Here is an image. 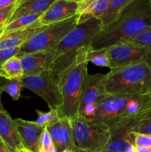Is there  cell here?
<instances>
[{"instance_id": "obj_11", "label": "cell", "mask_w": 151, "mask_h": 152, "mask_svg": "<svg viewBox=\"0 0 151 152\" xmlns=\"http://www.w3.org/2000/svg\"><path fill=\"white\" fill-rule=\"evenodd\" d=\"M78 2L69 0H56L41 15L38 22L41 25H49L65 20L78 14Z\"/></svg>"}, {"instance_id": "obj_32", "label": "cell", "mask_w": 151, "mask_h": 152, "mask_svg": "<svg viewBox=\"0 0 151 152\" xmlns=\"http://www.w3.org/2000/svg\"><path fill=\"white\" fill-rule=\"evenodd\" d=\"M96 108H97V104L96 103H90L87 104L86 106L84 107L82 110L80 111L78 115H81L87 119H93L96 116Z\"/></svg>"}, {"instance_id": "obj_4", "label": "cell", "mask_w": 151, "mask_h": 152, "mask_svg": "<svg viewBox=\"0 0 151 152\" xmlns=\"http://www.w3.org/2000/svg\"><path fill=\"white\" fill-rule=\"evenodd\" d=\"M91 47L79 54L76 62L61 75L58 80L60 94L61 114L68 119L78 115L83 87L87 73V56Z\"/></svg>"}, {"instance_id": "obj_14", "label": "cell", "mask_w": 151, "mask_h": 152, "mask_svg": "<svg viewBox=\"0 0 151 152\" xmlns=\"http://www.w3.org/2000/svg\"><path fill=\"white\" fill-rule=\"evenodd\" d=\"M14 123L23 146L33 152H38L40 137L45 127L39 126L36 122L21 118L14 120Z\"/></svg>"}, {"instance_id": "obj_33", "label": "cell", "mask_w": 151, "mask_h": 152, "mask_svg": "<svg viewBox=\"0 0 151 152\" xmlns=\"http://www.w3.org/2000/svg\"><path fill=\"white\" fill-rule=\"evenodd\" d=\"M17 0H0V9L9 7L16 4Z\"/></svg>"}, {"instance_id": "obj_30", "label": "cell", "mask_w": 151, "mask_h": 152, "mask_svg": "<svg viewBox=\"0 0 151 152\" xmlns=\"http://www.w3.org/2000/svg\"><path fill=\"white\" fill-rule=\"evenodd\" d=\"M54 145L53 140L51 139L47 128H44L41 133V137L39 140V145H38V152H47L50 148Z\"/></svg>"}, {"instance_id": "obj_6", "label": "cell", "mask_w": 151, "mask_h": 152, "mask_svg": "<svg viewBox=\"0 0 151 152\" xmlns=\"http://www.w3.org/2000/svg\"><path fill=\"white\" fill-rule=\"evenodd\" d=\"M78 18L77 14L65 20L46 25L19 48V55L54 50L62 39L76 26Z\"/></svg>"}, {"instance_id": "obj_13", "label": "cell", "mask_w": 151, "mask_h": 152, "mask_svg": "<svg viewBox=\"0 0 151 152\" xmlns=\"http://www.w3.org/2000/svg\"><path fill=\"white\" fill-rule=\"evenodd\" d=\"M46 128L58 151L75 148L70 122L68 117H62L56 123Z\"/></svg>"}, {"instance_id": "obj_34", "label": "cell", "mask_w": 151, "mask_h": 152, "mask_svg": "<svg viewBox=\"0 0 151 152\" xmlns=\"http://www.w3.org/2000/svg\"><path fill=\"white\" fill-rule=\"evenodd\" d=\"M0 152H10L7 145H5L1 138L0 137Z\"/></svg>"}, {"instance_id": "obj_3", "label": "cell", "mask_w": 151, "mask_h": 152, "mask_svg": "<svg viewBox=\"0 0 151 152\" xmlns=\"http://www.w3.org/2000/svg\"><path fill=\"white\" fill-rule=\"evenodd\" d=\"M107 94L143 96L151 93V65L146 62L110 69L105 74Z\"/></svg>"}, {"instance_id": "obj_27", "label": "cell", "mask_w": 151, "mask_h": 152, "mask_svg": "<svg viewBox=\"0 0 151 152\" xmlns=\"http://www.w3.org/2000/svg\"><path fill=\"white\" fill-rule=\"evenodd\" d=\"M123 42H130L143 47L151 48V26L139 34L136 37Z\"/></svg>"}, {"instance_id": "obj_19", "label": "cell", "mask_w": 151, "mask_h": 152, "mask_svg": "<svg viewBox=\"0 0 151 152\" xmlns=\"http://www.w3.org/2000/svg\"><path fill=\"white\" fill-rule=\"evenodd\" d=\"M55 1L56 0H25L19 5L15 6L8 24L21 16L33 14L42 15Z\"/></svg>"}, {"instance_id": "obj_31", "label": "cell", "mask_w": 151, "mask_h": 152, "mask_svg": "<svg viewBox=\"0 0 151 152\" xmlns=\"http://www.w3.org/2000/svg\"><path fill=\"white\" fill-rule=\"evenodd\" d=\"M19 53V48H5L0 50V67L6 61L11 59L12 57L17 56Z\"/></svg>"}, {"instance_id": "obj_16", "label": "cell", "mask_w": 151, "mask_h": 152, "mask_svg": "<svg viewBox=\"0 0 151 152\" xmlns=\"http://www.w3.org/2000/svg\"><path fill=\"white\" fill-rule=\"evenodd\" d=\"M44 27V25H41L37 20L26 28L3 34L0 38V50L20 48Z\"/></svg>"}, {"instance_id": "obj_7", "label": "cell", "mask_w": 151, "mask_h": 152, "mask_svg": "<svg viewBox=\"0 0 151 152\" xmlns=\"http://www.w3.org/2000/svg\"><path fill=\"white\" fill-rule=\"evenodd\" d=\"M135 96L106 94L99 101L93 119L109 126L110 129L131 120L128 105Z\"/></svg>"}, {"instance_id": "obj_40", "label": "cell", "mask_w": 151, "mask_h": 152, "mask_svg": "<svg viewBox=\"0 0 151 152\" xmlns=\"http://www.w3.org/2000/svg\"><path fill=\"white\" fill-rule=\"evenodd\" d=\"M25 1V0H17V1H16V4H15V6L19 5V4H20L21 3H22L23 1Z\"/></svg>"}, {"instance_id": "obj_35", "label": "cell", "mask_w": 151, "mask_h": 152, "mask_svg": "<svg viewBox=\"0 0 151 152\" xmlns=\"http://www.w3.org/2000/svg\"><path fill=\"white\" fill-rule=\"evenodd\" d=\"M136 152H151V148L143 146H136Z\"/></svg>"}, {"instance_id": "obj_1", "label": "cell", "mask_w": 151, "mask_h": 152, "mask_svg": "<svg viewBox=\"0 0 151 152\" xmlns=\"http://www.w3.org/2000/svg\"><path fill=\"white\" fill-rule=\"evenodd\" d=\"M151 26V1L134 0L93 40L92 50L105 49L136 37Z\"/></svg>"}, {"instance_id": "obj_20", "label": "cell", "mask_w": 151, "mask_h": 152, "mask_svg": "<svg viewBox=\"0 0 151 152\" xmlns=\"http://www.w3.org/2000/svg\"><path fill=\"white\" fill-rule=\"evenodd\" d=\"M110 0H84L78 2V22L90 17L101 19L109 7Z\"/></svg>"}, {"instance_id": "obj_9", "label": "cell", "mask_w": 151, "mask_h": 152, "mask_svg": "<svg viewBox=\"0 0 151 152\" xmlns=\"http://www.w3.org/2000/svg\"><path fill=\"white\" fill-rule=\"evenodd\" d=\"M110 62V68L130 64L146 62L151 65V48L130 42H120L105 48Z\"/></svg>"}, {"instance_id": "obj_8", "label": "cell", "mask_w": 151, "mask_h": 152, "mask_svg": "<svg viewBox=\"0 0 151 152\" xmlns=\"http://www.w3.org/2000/svg\"><path fill=\"white\" fill-rule=\"evenodd\" d=\"M20 80L24 88L41 97L50 109L60 112L62 102L59 87L52 77L50 70L35 75L24 76Z\"/></svg>"}, {"instance_id": "obj_29", "label": "cell", "mask_w": 151, "mask_h": 152, "mask_svg": "<svg viewBox=\"0 0 151 152\" xmlns=\"http://www.w3.org/2000/svg\"><path fill=\"white\" fill-rule=\"evenodd\" d=\"M14 8L15 4H13L9 7L0 9V38L4 34V29L8 24L9 19L14 10Z\"/></svg>"}, {"instance_id": "obj_26", "label": "cell", "mask_w": 151, "mask_h": 152, "mask_svg": "<svg viewBox=\"0 0 151 152\" xmlns=\"http://www.w3.org/2000/svg\"><path fill=\"white\" fill-rule=\"evenodd\" d=\"M88 62L99 67H106L110 68V62L105 49L90 50L87 56Z\"/></svg>"}, {"instance_id": "obj_43", "label": "cell", "mask_w": 151, "mask_h": 152, "mask_svg": "<svg viewBox=\"0 0 151 152\" xmlns=\"http://www.w3.org/2000/svg\"><path fill=\"white\" fill-rule=\"evenodd\" d=\"M61 152H73V149H65L64 151H62Z\"/></svg>"}, {"instance_id": "obj_45", "label": "cell", "mask_w": 151, "mask_h": 152, "mask_svg": "<svg viewBox=\"0 0 151 152\" xmlns=\"http://www.w3.org/2000/svg\"><path fill=\"white\" fill-rule=\"evenodd\" d=\"M150 95H151V93H150Z\"/></svg>"}, {"instance_id": "obj_42", "label": "cell", "mask_w": 151, "mask_h": 152, "mask_svg": "<svg viewBox=\"0 0 151 152\" xmlns=\"http://www.w3.org/2000/svg\"><path fill=\"white\" fill-rule=\"evenodd\" d=\"M0 77H1V78H4V74H3L2 71H1V68H0Z\"/></svg>"}, {"instance_id": "obj_44", "label": "cell", "mask_w": 151, "mask_h": 152, "mask_svg": "<svg viewBox=\"0 0 151 152\" xmlns=\"http://www.w3.org/2000/svg\"><path fill=\"white\" fill-rule=\"evenodd\" d=\"M69 1H76V2H81V1H84V0H69Z\"/></svg>"}, {"instance_id": "obj_12", "label": "cell", "mask_w": 151, "mask_h": 152, "mask_svg": "<svg viewBox=\"0 0 151 152\" xmlns=\"http://www.w3.org/2000/svg\"><path fill=\"white\" fill-rule=\"evenodd\" d=\"M105 74H87L83 87L78 114L87 104H97L99 101L107 94L105 88Z\"/></svg>"}, {"instance_id": "obj_28", "label": "cell", "mask_w": 151, "mask_h": 152, "mask_svg": "<svg viewBox=\"0 0 151 152\" xmlns=\"http://www.w3.org/2000/svg\"><path fill=\"white\" fill-rule=\"evenodd\" d=\"M128 137L131 143L136 146L151 148V135L130 132L128 133Z\"/></svg>"}, {"instance_id": "obj_39", "label": "cell", "mask_w": 151, "mask_h": 152, "mask_svg": "<svg viewBox=\"0 0 151 152\" xmlns=\"http://www.w3.org/2000/svg\"><path fill=\"white\" fill-rule=\"evenodd\" d=\"M47 152H59V151H58V150L56 149V148L55 147V145H53V146L52 147V148H50Z\"/></svg>"}, {"instance_id": "obj_21", "label": "cell", "mask_w": 151, "mask_h": 152, "mask_svg": "<svg viewBox=\"0 0 151 152\" xmlns=\"http://www.w3.org/2000/svg\"><path fill=\"white\" fill-rule=\"evenodd\" d=\"M134 0H110L106 13L101 18L102 30L113 23L124 9Z\"/></svg>"}, {"instance_id": "obj_41", "label": "cell", "mask_w": 151, "mask_h": 152, "mask_svg": "<svg viewBox=\"0 0 151 152\" xmlns=\"http://www.w3.org/2000/svg\"><path fill=\"white\" fill-rule=\"evenodd\" d=\"M3 109H4V108H3L2 104H1V92H0V111H1V110H3Z\"/></svg>"}, {"instance_id": "obj_24", "label": "cell", "mask_w": 151, "mask_h": 152, "mask_svg": "<svg viewBox=\"0 0 151 152\" xmlns=\"http://www.w3.org/2000/svg\"><path fill=\"white\" fill-rule=\"evenodd\" d=\"M23 87L20 80H6L4 84L0 86V92H5L14 100H19Z\"/></svg>"}, {"instance_id": "obj_23", "label": "cell", "mask_w": 151, "mask_h": 152, "mask_svg": "<svg viewBox=\"0 0 151 152\" xmlns=\"http://www.w3.org/2000/svg\"><path fill=\"white\" fill-rule=\"evenodd\" d=\"M41 16V14H33L21 16V17L18 18V19H15V20L10 22L6 26L3 34L12 32V31H16V30L22 29V28H26V27L29 26V25H32L33 23L36 22Z\"/></svg>"}, {"instance_id": "obj_18", "label": "cell", "mask_w": 151, "mask_h": 152, "mask_svg": "<svg viewBox=\"0 0 151 152\" xmlns=\"http://www.w3.org/2000/svg\"><path fill=\"white\" fill-rule=\"evenodd\" d=\"M130 132L151 135V95L147 96L139 111L130 120Z\"/></svg>"}, {"instance_id": "obj_38", "label": "cell", "mask_w": 151, "mask_h": 152, "mask_svg": "<svg viewBox=\"0 0 151 152\" xmlns=\"http://www.w3.org/2000/svg\"><path fill=\"white\" fill-rule=\"evenodd\" d=\"M73 152H92V151H86V150L79 149V148H74V149H73Z\"/></svg>"}, {"instance_id": "obj_22", "label": "cell", "mask_w": 151, "mask_h": 152, "mask_svg": "<svg viewBox=\"0 0 151 152\" xmlns=\"http://www.w3.org/2000/svg\"><path fill=\"white\" fill-rule=\"evenodd\" d=\"M6 80H21L24 77L23 68L19 56H14L6 61L1 66Z\"/></svg>"}, {"instance_id": "obj_15", "label": "cell", "mask_w": 151, "mask_h": 152, "mask_svg": "<svg viewBox=\"0 0 151 152\" xmlns=\"http://www.w3.org/2000/svg\"><path fill=\"white\" fill-rule=\"evenodd\" d=\"M0 137L10 152H16L23 146L14 120L4 109L0 111Z\"/></svg>"}, {"instance_id": "obj_10", "label": "cell", "mask_w": 151, "mask_h": 152, "mask_svg": "<svg viewBox=\"0 0 151 152\" xmlns=\"http://www.w3.org/2000/svg\"><path fill=\"white\" fill-rule=\"evenodd\" d=\"M24 76L35 75L51 68L55 58L54 50L37 51L19 55Z\"/></svg>"}, {"instance_id": "obj_2", "label": "cell", "mask_w": 151, "mask_h": 152, "mask_svg": "<svg viewBox=\"0 0 151 152\" xmlns=\"http://www.w3.org/2000/svg\"><path fill=\"white\" fill-rule=\"evenodd\" d=\"M102 31L101 19L90 17L78 22L62 39L54 49V61L50 70L56 84L61 75L76 62L80 53L91 47L93 40Z\"/></svg>"}, {"instance_id": "obj_17", "label": "cell", "mask_w": 151, "mask_h": 152, "mask_svg": "<svg viewBox=\"0 0 151 152\" xmlns=\"http://www.w3.org/2000/svg\"><path fill=\"white\" fill-rule=\"evenodd\" d=\"M130 120L110 129V139L100 152H125L132 144L128 137Z\"/></svg>"}, {"instance_id": "obj_25", "label": "cell", "mask_w": 151, "mask_h": 152, "mask_svg": "<svg viewBox=\"0 0 151 152\" xmlns=\"http://www.w3.org/2000/svg\"><path fill=\"white\" fill-rule=\"evenodd\" d=\"M36 112L38 116L36 123L44 128L56 123L61 117H64L60 114L59 111L53 109H50V111L47 112H44V111L36 109Z\"/></svg>"}, {"instance_id": "obj_37", "label": "cell", "mask_w": 151, "mask_h": 152, "mask_svg": "<svg viewBox=\"0 0 151 152\" xmlns=\"http://www.w3.org/2000/svg\"><path fill=\"white\" fill-rule=\"evenodd\" d=\"M16 152H33V151H31V150L28 149V148H25V147L22 146V148H19V149H18L17 151H16Z\"/></svg>"}, {"instance_id": "obj_46", "label": "cell", "mask_w": 151, "mask_h": 152, "mask_svg": "<svg viewBox=\"0 0 151 152\" xmlns=\"http://www.w3.org/2000/svg\"><path fill=\"white\" fill-rule=\"evenodd\" d=\"M150 1H151V0H150Z\"/></svg>"}, {"instance_id": "obj_36", "label": "cell", "mask_w": 151, "mask_h": 152, "mask_svg": "<svg viewBox=\"0 0 151 152\" xmlns=\"http://www.w3.org/2000/svg\"><path fill=\"white\" fill-rule=\"evenodd\" d=\"M125 152H136V146L133 144H131L128 148L126 149Z\"/></svg>"}, {"instance_id": "obj_5", "label": "cell", "mask_w": 151, "mask_h": 152, "mask_svg": "<svg viewBox=\"0 0 151 152\" xmlns=\"http://www.w3.org/2000/svg\"><path fill=\"white\" fill-rule=\"evenodd\" d=\"M69 120L75 148L100 152L109 142L110 130L105 123L94 119H87L81 115Z\"/></svg>"}]
</instances>
